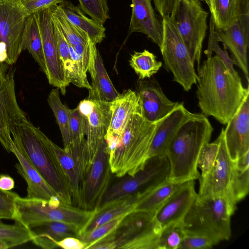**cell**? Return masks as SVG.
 Segmentation results:
<instances>
[{
	"instance_id": "6da1fadb",
	"label": "cell",
	"mask_w": 249,
	"mask_h": 249,
	"mask_svg": "<svg viewBox=\"0 0 249 249\" xmlns=\"http://www.w3.org/2000/svg\"><path fill=\"white\" fill-rule=\"evenodd\" d=\"M197 77L196 95L202 113L227 124L249 94V87L237 81L216 55L199 66Z\"/></svg>"
},
{
	"instance_id": "7a4b0ae2",
	"label": "cell",
	"mask_w": 249,
	"mask_h": 249,
	"mask_svg": "<svg viewBox=\"0 0 249 249\" xmlns=\"http://www.w3.org/2000/svg\"><path fill=\"white\" fill-rule=\"evenodd\" d=\"M213 131L207 116L193 113L171 141L164 155L170 165L168 180L183 183L198 179L197 161L200 151Z\"/></svg>"
},
{
	"instance_id": "3957f363",
	"label": "cell",
	"mask_w": 249,
	"mask_h": 249,
	"mask_svg": "<svg viewBox=\"0 0 249 249\" xmlns=\"http://www.w3.org/2000/svg\"><path fill=\"white\" fill-rule=\"evenodd\" d=\"M157 124L144 118L141 106L132 114L115 147L108 153L112 174L118 178L133 176L144 168Z\"/></svg>"
},
{
	"instance_id": "277c9868",
	"label": "cell",
	"mask_w": 249,
	"mask_h": 249,
	"mask_svg": "<svg viewBox=\"0 0 249 249\" xmlns=\"http://www.w3.org/2000/svg\"><path fill=\"white\" fill-rule=\"evenodd\" d=\"M35 127L28 119L16 123L13 125L11 131L13 142L54 191L60 200L64 203L73 205L69 187L38 136Z\"/></svg>"
},
{
	"instance_id": "5b68a950",
	"label": "cell",
	"mask_w": 249,
	"mask_h": 249,
	"mask_svg": "<svg viewBox=\"0 0 249 249\" xmlns=\"http://www.w3.org/2000/svg\"><path fill=\"white\" fill-rule=\"evenodd\" d=\"M231 166L232 160L227 148L224 128H222L216 139L205 144L199 154L197 168L200 172L197 196H225L236 206L230 193Z\"/></svg>"
},
{
	"instance_id": "8992f818",
	"label": "cell",
	"mask_w": 249,
	"mask_h": 249,
	"mask_svg": "<svg viewBox=\"0 0 249 249\" xmlns=\"http://www.w3.org/2000/svg\"><path fill=\"white\" fill-rule=\"evenodd\" d=\"M236 209L227 197L197 196L183 220L186 231L209 235L219 242L231 236V218Z\"/></svg>"
},
{
	"instance_id": "52a82bcc",
	"label": "cell",
	"mask_w": 249,
	"mask_h": 249,
	"mask_svg": "<svg viewBox=\"0 0 249 249\" xmlns=\"http://www.w3.org/2000/svg\"><path fill=\"white\" fill-rule=\"evenodd\" d=\"M95 211L64 203L58 198L48 200L18 195L15 199L14 220L28 229L43 222L62 221L76 224L82 230Z\"/></svg>"
},
{
	"instance_id": "ba28073f",
	"label": "cell",
	"mask_w": 249,
	"mask_h": 249,
	"mask_svg": "<svg viewBox=\"0 0 249 249\" xmlns=\"http://www.w3.org/2000/svg\"><path fill=\"white\" fill-rule=\"evenodd\" d=\"M161 229L154 214L133 212L111 233L92 245L90 249H157Z\"/></svg>"
},
{
	"instance_id": "9c48e42d",
	"label": "cell",
	"mask_w": 249,
	"mask_h": 249,
	"mask_svg": "<svg viewBox=\"0 0 249 249\" xmlns=\"http://www.w3.org/2000/svg\"><path fill=\"white\" fill-rule=\"evenodd\" d=\"M163 28L161 52L167 71L173 80L186 91L197 84V73L189 51L169 16L162 18Z\"/></svg>"
},
{
	"instance_id": "30bf717a",
	"label": "cell",
	"mask_w": 249,
	"mask_h": 249,
	"mask_svg": "<svg viewBox=\"0 0 249 249\" xmlns=\"http://www.w3.org/2000/svg\"><path fill=\"white\" fill-rule=\"evenodd\" d=\"M208 15L200 0H178L169 16L197 68L208 28Z\"/></svg>"
},
{
	"instance_id": "8fae6325",
	"label": "cell",
	"mask_w": 249,
	"mask_h": 249,
	"mask_svg": "<svg viewBox=\"0 0 249 249\" xmlns=\"http://www.w3.org/2000/svg\"><path fill=\"white\" fill-rule=\"evenodd\" d=\"M29 15L21 0H0V62H17Z\"/></svg>"
},
{
	"instance_id": "7c38bea8",
	"label": "cell",
	"mask_w": 249,
	"mask_h": 249,
	"mask_svg": "<svg viewBox=\"0 0 249 249\" xmlns=\"http://www.w3.org/2000/svg\"><path fill=\"white\" fill-rule=\"evenodd\" d=\"M169 171V163L164 155L151 157L142 170L133 176L127 175L109 185L100 206L138 193L149 191L167 180Z\"/></svg>"
},
{
	"instance_id": "4fadbf2b",
	"label": "cell",
	"mask_w": 249,
	"mask_h": 249,
	"mask_svg": "<svg viewBox=\"0 0 249 249\" xmlns=\"http://www.w3.org/2000/svg\"><path fill=\"white\" fill-rule=\"evenodd\" d=\"M111 174L109 153L104 140L86 170L81 187L79 208L94 211L100 207L103 196L110 185Z\"/></svg>"
},
{
	"instance_id": "5bb4252c",
	"label": "cell",
	"mask_w": 249,
	"mask_h": 249,
	"mask_svg": "<svg viewBox=\"0 0 249 249\" xmlns=\"http://www.w3.org/2000/svg\"><path fill=\"white\" fill-rule=\"evenodd\" d=\"M26 115L17 100L15 69L12 65L0 62V142L8 152H11L13 142L12 126L27 120Z\"/></svg>"
},
{
	"instance_id": "9a60e30c",
	"label": "cell",
	"mask_w": 249,
	"mask_h": 249,
	"mask_svg": "<svg viewBox=\"0 0 249 249\" xmlns=\"http://www.w3.org/2000/svg\"><path fill=\"white\" fill-rule=\"evenodd\" d=\"M35 129L58 170L69 187L73 206L79 207L81 187L86 173L84 155L60 147L42 132L39 127H35Z\"/></svg>"
},
{
	"instance_id": "2e32d148",
	"label": "cell",
	"mask_w": 249,
	"mask_h": 249,
	"mask_svg": "<svg viewBox=\"0 0 249 249\" xmlns=\"http://www.w3.org/2000/svg\"><path fill=\"white\" fill-rule=\"evenodd\" d=\"M34 14L40 33L46 67V76L49 84L65 95L70 85L57 48L52 19L51 7Z\"/></svg>"
},
{
	"instance_id": "e0dca14e",
	"label": "cell",
	"mask_w": 249,
	"mask_h": 249,
	"mask_svg": "<svg viewBox=\"0 0 249 249\" xmlns=\"http://www.w3.org/2000/svg\"><path fill=\"white\" fill-rule=\"evenodd\" d=\"M249 31V15L244 16L235 24L224 30L215 28L211 19L210 36L218 42H221L224 47L230 51L233 64L242 70L248 82Z\"/></svg>"
},
{
	"instance_id": "ac0fdd59",
	"label": "cell",
	"mask_w": 249,
	"mask_h": 249,
	"mask_svg": "<svg viewBox=\"0 0 249 249\" xmlns=\"http://www.w3.org/2000/svg\"><path fill=\"white\" fill-rule=\"evenodd\" d=\"M137 93L143 116L152 123L164 117L180 103L170 100L155 79L139 80Z\"/></svg>"
},
{
	"instance_id": "d6986e66",
	"label": "cell",
	"mask_w": 249,
	"mask_h": 249,
	"mask_svg": "<svg viewBox=\"0 0 249 249\" xmlns=\"http://www.w3.org/2000/svg\"><path fill=\"white\" fill-rule=\"evenodd\" d=\"M197 195L195 180L182 183L154 213L160 229L170 224L182 222Z\"/></svg>"
},
{
	"instance_id": "ffe728a7",
	"label": "cell",
	"mask_w": 249,
	"mask_h": 249,
	"mask_svg": "<svg viewBox=\"0 0 249 249\" xmlns=\"http://www.w3.org/2000/svg\"><path fill=\"white\" fill-rule=\"evenodd\" d=\"M93 102L92 110L86 118V171L93 161L100 143L105 140L111 116V103Z\"/></svg>"
},
{
	"instance_id": "44dd1931",
	"label": "cell",
	"mask_w": 249,
	"mask_h": 249,
	"mask_svg": "<svg viewBox=\"0 0 249 249\" xmlns=\"http://www.w3.org/2000/svg\"><path fill=\"white\" fill-rule=\"evenodd\" d=\"M227 148L232 161L249 152V94L224 129Z\"/></svg>"
},
{
	"instance_id": "7402d4cb",
	"label": "cell",
	"mask_w": 249,
	"mask_h": 249,
	"mask_svg": "<svg viewBox=\"0 0 249 249\" xmlns=\"http://www.w3.org/2000/svg\"><path fill=\"white\" fill-rule=\"evenodd\" d=\"M131 6L129 33H143L160 49L162 41V24L155 12L151 0H132Z\"/></svg>"
},
{
	"instance_id": "603a6c76",
	"label": "cell",
	"mask_w": 249,
	"mask_h": 249,
	"mask_svg": "<svg viewBox=\"0 0 249 249\" xmlns=\"http://www.w3.org/2000/svg\"><path fill=\"white\" fill-rule=\"evenodd\" d=\"M179 104L170 113L157 122V127L149 150V158L162 155L181 126L192 116Z\"/></svg>"
},
{
	"instance_id": "cb8c5ba5",
	"label": "cell",
	"mask_w": 249,
	"mask_h": 249,
	"mask_svg": "<svg viewBox=\"0 0 249 249\" xmlns=\"http://www.w3.org/2000/svg\"><path fill=\"white\" fill-rule=\"evenodd\" d=\"M141 106L137 92L124 90L111 102V116L105 140L107 143H116L132 114Z\"/></svg>"
},
{
	"instance_id": "d4e9b609",
	"label": "cell",
	"mask_w": 249,
	"mask_h": 249,
	"mask_svg": "<svg viewBox=\"0 0 249 249\" xmlns=\"http://www.w3.org/2000/svg\"><path fill=\"white\" fill-rule=\"evenodd\" d=\"M32 234V242L45 249L57 248L55 241L68 237L79 238L81 228L78 225L62 221H48L29 229Z\"/></svg>"
},
{
	"instance_id": "484cf974",
	"label": "cell",
	"mask_w": 249,
	"mask_h": 249,
	"mask_svg": "<svg viewBox=\"0 0 249 249\" xmlns=\"http://www.w3.org/2000/svg\"><path fill=\"white\" fill-rule=\"evenodd\" d=\"M11 152L17 158L18 162L16 164V168L27 184L26 197L48 200L58 198L54 191L20 153L13 142Z\"/></svg>"
},
{
	"instance_id": "4316f807",
	"label": "cell",
	"mask_w": 249,
	"mask_h": 249,
	"mask_svg": "<svg viewBox=\"0 0 249 249\" xmlns=\"http://www.w3.org/2000/svg\"><path fill=\"white\" fill-rule=\"evenodd\" d=\"M215 28L226 29L249 15V0H205Z\"/></svg>"
},
{
	"instance_id": "83f0119b",
	"label": "cell",
	"mask_w": 249,
	"mask_h": 249,
	"mask_svg": "<svg viewBox=\"0 0 249 249\" xmlns=\"http://www.w3.org/2000/svg\"><path fill=\"white\" fill-rule=\"evenodd\" d=\"M136 195H132L101 205L82 229L79 239L83 235L120 216L134 212Z\"/></svg>"
},
{
	"instance_id": "f1b7e54d",
	"label": "cell",
	"mask_w": 249,
	"mask_h": 249,
	"mask_svg": "<svg viewBox=\"0 0 249 249\" xmlns=\"http://www.w3.org/2000/svg\"><path fill=\"white\" fill-rule=\"evenodd\" d=\"M182 183L171 182L167 179L149 191L136 193L134 212L154 214Z\"/></svg>"
},
{
	"instance_id": "f546056e",
	"label": "cell",
	"mask_w": 249,
	"mask_h": 249,
	"mask_svg": "<svg viewBox=\"0 0 249 249\" xmlns=\"http://www.w3.org/2000/svg\"><path fill=\"white\" fill-rule=\"evenodd\" d=\"M95 74L91 79V89L88 99L111 103L120 94L113 86L104 66L103 60L98 50L94 62Z\"/></svg>"
},
{
	"instance_id": "4dcf8cb0",
	"label": "cell",
	"mask_w": 249,
	"mask_h": 249,
	"mask_svg": "<svg viewBox=\"0 0 249 249\" xmlns=\"http://www.w3.org/2000/svg\"><path fill=\"white\" fill-rule=\"evenodd\" d=\"M58 6L66 17L74 25L85 32L92 42L101 43L106 36V29L103 24L86 17L78 6L65 0Z\"/></svg>"
},
{
	"instance_id": "1f68e13d",
	"label": "cell",
	"mask_w": 249,
	"mask_h": 249,
	"mask_svg": "<svg viewBox=\"0 0 249 249\" xmlns=\"http://www.w3.org/2000/svg\"><path fill=\"white\" fill-rule=\"evenodd\" d=\"M249 152L232 161L230 193L233 202L237 203L248 195L249 191Z\"/></svg>"
},
{
	"instance_id": "d6a6232c",
	"label": "cell",
	"mask_w": 249,
	"mask_h": 249,
	"mask_svg": "<svg viewBox=\"0 0 249 249\" xmlns=\"http://www.w3.org/2000/svg\"><path fill=\"white\" fill-rule=\"evenodd\" d=\"M22 50H27L46 74V67L44 56L41 36L34 14L26 19L22 37Z\"/></svg>"
},
{
	"instance_id": "836d02e7",
	"label": "cell",
	"mask_w": 249,
	"mask_h": 249,
	"mask_svg": "<svg viewBox=\"0 0 249 249\" xmlns=\"http://www.w3.org/2000/svg\"><path fill=\"white\" fill-rule=\"evenodd\" d=\"M59 89H52L49 94L47 102L52 110L59 127L63 142L64 148H71V138L70 130V120L71 110L64 105L60 98Z\"/></svg>"
},
{
	"instance_id": "e575fe53",
	"label": "cell",
	"mask_w": 249,
	"mask_h": 249,
	"mask_svg": "<svg viewBox=\"0 0 249 249\" xmlns=\"http://www.w3.org/2000/svg\"><path fill=\"white\" fill-rule=\"evenodd\" d=\"M129 64L139 80L151 78L162 66V62L158 61L156 56L146 50L135 52L131 56Z\"/></svg>"
},
{
	"instance_id": "d590c367",
	"label": "cell",
	"mask_w": 249,
	"mask_h": 249,
	"mask_svg": "<svg viewBox=\"0 0 249 249\" xmlns=\"http://www.w3.org/2000/svg\"><path fill=\"white\" fill-rule=\"evenodd\" d=\"M52 20L57 25L68 42L72 46L84 44L88 35L72 23L65 16L58 5L51 7Z\"/></svg>"
},
{
	"instance_id": "8d00e7d4",
	"label": "cell",
	"mask_w": 249,
	"mask_h": 249,
	"mask_svg": "<svg viewBox=\"0 0 249 249\" xmlns=\"http://www.w3.org/2000/svg\"><path fill=\"white\" fill-rule=\"evenodd\" d=\"M32 234L30 230L18 222L6 224L0 221V241L8 249L32 241Z\"/></svg>"
},
{
	"instance_id": "74e56055",
	"label": "cell",
	"mask_w": 249,
	"mask_h": 249,
	"mask_svg": "<svg viewBox=\"0 0 249 249\" xmlns=\"http://www.w3.org/2000/svg\"><path fill=\"white\" fill-rule=\"evenodd\" d=\"M71 148L70 150L85 155L86 119L77 107L71 110L70 120Z\"/></svg>"
},
{
	"instance_id": "f35d334b",
	"label": "cell",
	"mask_w": 249,
	"mask_h": 249,
	"mask_svg": "<svg viewBox=\"0 0 249 249\" xmlns=\"http://www.w3.org/2000/svg\"><path fill=\"white\" fill-rule=\"evenodd\" d=\"M185 235L182 222L173 223L161 229L157 249H178Z\"/></svg>"
},
{
	"instance_id": "ab89813d",
	"label": "cell",
	"mask_w": 249,
	"mask_h": 249,
	"mask_svg": "<svg viewBox=\"0 0 249 249\" xmlns=\"http://www.w3.org/2000/svg\"><path fill=\"white\" fill-rule=\"evenodd\" d=\"M80 9L92 19L103 24L109 17L107 0H78Z\"/></svg>"
},
{
	"instance_id": "60d3db41",
	"label": "cell",
	"mask_w": 249,
	"mask_h": 249,
	"mask_svg": "<svg viewBox=\"0 0 249 249\" xmlns=\"http://www.w3.org/2000/svg\"><path fill=\"white\" fill-rule=\"evenodd\" d=\"M128 214L120 216L81 236L79 239L86 244V249L114 231Z\"/></svg>"
},
{
	"instance_id": "b9f144b4",
	"label": "cell",
	"mask_w": 249,
	"mask_h": 249,
	"mask_svg": "<svg viewBox=\"0 0 249 249\" xmlns=\"http://www.w3.org/2000/svg\"><path fill=\"white\" fill-rule=\"evenodd\" d=\"M219 242L209 235L185 231V235L178 249H206L212 248Z\"/></svg>"
},
{
	"instance_id": "7bdbcfd3",
	"label": "cell",
	"mask_w": 249,
	"mask_h": 249,
	"mask_svg": "<svg viewBox=\"0 0 249 249\" xmlns=\"http://www.w3.org/2000/svg\"><path fill=\"white\" fill-rule=\"evenodd\" d=\"M213 52H214L216 55L222 60L232 76L237 81L242 82L238 72L233 67V62L230 57L227 49L224 47V49H222L218 45V41L210 36L207 49L204 51L207 58L212 56Z\"/></svg>"
},
{
	"instance_id": "ee69618b",
	"label": "cell",
	"mask_w": 249,
	"mask_h": 249,
	"mask_svg": "<svg viewBox=\"0 0 249 249\" xmlns=\"http://www.w3.org/2000/svg\"><path fill=\"white\" fill-rule=\"evenodd\" d=\"M18 195L0 189V220L15 219V199Z\"/></svg>"
},
{
	"instance_id": "f6af8a7d",
	"label": "cell",
	"mask_w": 249,
	"mask_h": 249,
	"mask_svg": "<svg viewBox=\"0 0 249 249\" xmlns=\"http://www.w3.org/2000/svg\"><path fill=\"white\" fill-rule=\"evenodd\" d=\"M66 0H21L29 15L60 4Z\"/></svg>"
},
{
	"instance_id": "bcb514c9",
	"label": "cell",
	"mask_w": 249,
	"mask_h": 249,
	"mask_svg": "<svg viewBox=\"0 0 249 249\" xmlns=\"http://www.w3.org/2000/svg\"><path fill=\"white\" fill-rule=\"evenodd\" d=\"M178 0H153L155 9L161 18L169 16Z\"/></svg>"
},
{
	"instance_id": "7dc6e473",
	"label": "cell",
	"mask_w": 249,
	"mask_h": 249,
	"mask_svg": "<svg viewBox=\"0 0 249 249\" xmlns=\"http://www.w3.org/2000/svg\"><path fill=\"white\" fill-rule=\"evenodd\" d=\"M57 248L64 249H86V244L79 238L68 237L60 241H55Z\"/></svg>"
},
{
	"instance_id": "c3c4849f",
	"label": "cell",
	"mask_w": 249,
	"mask_h": 249,
	"mask_svg": "<svg viewBox=\"0 0 249 249\" xmlns=\"http://www.w3.org/2000/svg\"><path fill=\"white\" fill-rule=\"evenodd\" d=\"M93 105V101L86 99L81 101L77 107L81 114L87 118L91 112Z\"/></svg>"
},
{
	"instance_id": "681fc988",
	"label": "cell",
	"mask_w": 249,
	"mask_h": 249,
	"mask_svg": "<svg viewBox=\"0 0 249 249\" xmlns=\"http://www.w3.org/2000/svg\"><path fill=\"white\" fill-rule=\"evenodd\" d=\"M15 186V181L12 178L6 175H0V189L11 191Z\"/></svg>"
},
{
	"instance_id": "f907efd6",
	"label": "cell",
	"mask_w": 249,
	"mask_h": 249,
	"mask_svg": "<svg viewBox=\"0 0 249 249\" xmlns=\"http://www.w3.org/2000/svg\"><path fill=\"white\" fill-rule=\"evenodd\" d=\"M8 249L6 245L0 241V249Z\"/></svg>"
}]
</instances>
